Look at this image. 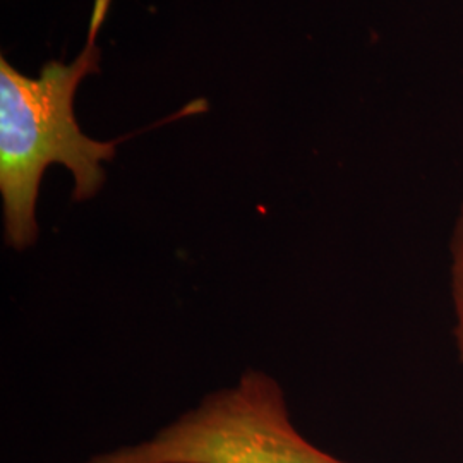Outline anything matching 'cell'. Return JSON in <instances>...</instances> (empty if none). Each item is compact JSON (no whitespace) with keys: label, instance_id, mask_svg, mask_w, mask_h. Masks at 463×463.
I'll use <instances>...</instances> for the list:
<instances>
[{"label":"cell","instance_id":"obj_3","mask_svg":"<svg viewBox=\"0 0 463 463\" xmlns=\"http://www.w3.org/2000/svg\"><path fill=\"white\" fill-rule=\"evenodd\" d=\"M449 281H451V300L455 313V344L458 350V359L463 365V199L458 216L451 233L449 242Z\"/></svg>","mask_w":463,"mask_h":463},{"label":"cell","instance_id":"obj_1","mask_svg":"<svg viewBox=\"0 0 463 463\" xmlns=\"http://www.w3.org/2000/svg\"><path fill=\"white\" fill-rule=\"evenodd\" d=\"M110 0H95L88 40L71 62L52 61L38 78H28L0 59V196L4 239L14 250L32 248L38 239L36 203L45 170L66 166L74 181L72 199L99 194L116 156L117 141H97L81 131L74 97L84 78L99 71L97 36Z\"/></svg>","mask_w":463,"mask_h":463},{"label":"cell","instance_id":"obj_2","mask_svg":"<svg viewBox=\"0 0 463 463\" xmlns=\"http://www.w3.org/2000/svg\"><path fill=\"white\" fill-rule=\"evenodd\" d=\"M84 463H348L323 451L292 424L283 388L249 369L231 388L203 398L146 441Z\"/></svg>","mask_w":463,"mask_h":463}]
</instances>
